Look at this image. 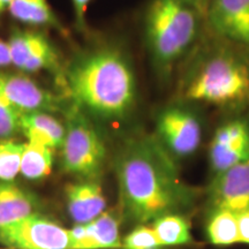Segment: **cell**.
Wrapping results in <instances>:
<instances>
[{"mask_svg":"<svg viewBox=\"0 0 249 249\" xmlns=\"http://www.w3.org/2000/svg\"><path fill=\"white\" fill-rule=\"evenodd\" d=\"M238 227L240 244L249 245V209L238 213Z\"/></svg>","mask_w":249,"mask_h":249,"instance_id":"24","label":"cell"},{"mask_svg":"<svg viewBox=\"0 0 249 249\" xmlns=\"http://www.w3.org/2000/svg\"><path fill=\"white\" fill-rule=\"evenodd\" d=\"M204 15L214 36L249 52V0H211Z\"/></svg>","mask_w":249,"mask_h":249,"instance_id":"8","label":"cell"},{"mask_svg":"<svg viewBox=\"0 0 249 249\" xmlns=\"http://www.w3.org/2000/svg\"><path fill=\"white\" fill-rule=\"evenodd\" d=\"M121 249H166L160 244L150 225H136L121 241Z\"/></svg>","mask_w":249,"mask_h":249,"instance_id":"22","label":"cell"},{"mask_svg":"<svg viewBox=\"0 0 249 249\" xmlns=\"http://www.w3.org/2000/svg\"><path fill=\"white\" fill-rule=\"evenodd\" d=\"M20 128L28 142L50 149L62 147L66 127L48 112H26L21 114Z\"/></svg>","mask_w":249,"mask_h":249,"instance_id":"15","label":"cell"},{"mask_svg":"<svg viewBox=\"0 0 249 249\" xmlns=\"http://www.w3.org/2000/svg\"><path fill=\"white\" fill-rule=\"evenodd\" d=\"M213 176L249 160V118H235L220 124L209 145Z\"/></svg>","mask_w":249,"mask_h":249,"instance_id":"9","label":"cell"},{"mask_svg":"<svg viewBox=\"0 0 249 249\" xmlns=\"http://www.w3.org/2000/svg\"><path fill=\"white\" fill-rule=\"evenodd\" d=\"M186 1L189 2L192 6H194L201 14H204L205 9H207L208 5H209L211 0H186Z\"/></svg>","mask_w":249,"mask_h":249,"instance_id":"27","label":"cell"},{"mask_svg":"<svg viewBox=\"0 0 249 249\" xmlns=\"http://www.w3.org/2000/svg\"><path fill=\"white\" fill-rule=\"evenodd\" d=\"M120 220L116 213L105 211L95 220L71 230V249L121 248Z\"/></svg>","mask_w":249,"mask_h":249,"instance_id":"13","label":"cell"},{"mask_svg":"<svg viewBox=\"0 0 249 249\" xmlns=\"http://www.w3.org/2000/svg\"><path fill=\"white\" fill-rule=\"evenodd\" d=\"M205 235L208 241L217 247L240 244L238 213L226 209L208 210Z\"/></svg>","mask_w":249,"mask_h":249,"instance_id":"17","label":"cell"},{"mask_svg":"<svg viewBox=\"0 0 249 249\" xmlns=\"http://www.w3.org/2000/svg\"><path fill=\"white\" fill-rule=\"evenodd\" d=\"M0 97L21 113L59 110L58 99L51 92L18 74L0 73Z\"/></svg>","mask_w":249,"mask_h":249,"instance_id":"12","label":"cell"},{"mask_svg":"<svg viewBox=\"0 0 249 249\" xmlns=\"http://www.w3.org/2000/svg\"><path fill=\"white\" fill-rule=\"evenodd\" d=\"M52 163V149L28 142L24 144L20 173L30 180L42 179L51 172Z\"/></svg>","mask_w":249,"mask_h":249,"instance_id":"20","label":"cell"},{"mask_svg":"<svg viewBox=\"0 0 249 249\" xmlns=\"http://www.w3.org/2000/svg\"><path fill=\"white\" fill-rule=\"evenodd\" d=\"M66 196L68 213L76 225L88 224L105 213L107 200L101 185L95 180L70 185Z\"/></svg>","mask_w":249,"mask_h":249,"instance_id":"14","label":"cell"},{"mask_svg":"<svg viewBox=\"0 0 249 249\" xmlns=\"http://www.w3.org/2000/svg\"><path fill=\"white\" fill-rule=\"evenodd\" d=\"M200 12L186 0H152L145 18L149 51L156 66L170 73L193 48Z\"/></svg>","mask_w":249,"mask_h":249,"instance_id":"4","label":"cell"},{"mask_svg":"<svg viewBox=\"0 0 249 249\" xmlns=\"http://www.w3.org/2000/svg\"><path fill=\"white\" fill-rule=\"evenodd\" d=\"M114 169L124 214L138 225L165 214H186L200 196L155 136L129 140L117 155Z\"/></svg>","mask_w":249,"mask_h":249,"instance_id":"1","label":"cell"},{"mask_svg":"<svg viewBox=\"0 0 249 249\" xmlns=\"http://www.w3.org/2000/svg\"><path fill=\"white\" fill-rule=\"evenodd\" d=\"M66 82L77 107L102 119H123L135 105V75L117 50H97L80 59L67 71Z\"/></svg>","mask_w":249,"mask_h":249,"instance_id":"2","label":"cell"},{"mask_svg":"<svg viewBox=\"0 0 249 249\" xmlns=\"http://www.w3.org/2000/svg\"><path fill=\"white\" fill-rule=\"evenodd\" d=\"M21 114L20 111L0 97V141L11 140L18 132H21Z\"/></svg>","mask_w":249,"mask_h":249,"instance_id":"23","label":"cell"},{"mask_svg":"<svg viewBox=\"0 0 249 249\" xmlns=\"http://www.w3.org/2000/svg\"><path fill=\"white\" fill-rule=\"evenodd\" d=\"M8 11L20 22L34 26L60 27L48 0H13Z\"/></svg>","mask_w":249,"mask_h":249,"instance_id":"19","label":"cell"},{"mask_svg":"<svg viewBox=\"0 0 249 249\" xmlns=\"http://www.w3.org/2000/svg\"><path fill=\"white\" fill-rule=\"evenodd\" d=\"M203 127L198 114L185 104L164 107L156 118V136L177 161L191 157L201 147Z\"/></svg>","mask_w":249,"mask_h":249,"instance_id":"6","label":"cell"},{"mask_svg":"<svg viewBox=\"0 0 249 249\" xmlns=\"http://www.w3.org/2000/svg\"><path fill=\"white\" fill-rule=\"evenodd\" d=\"M11 53L7 43L0 40V67H5L11 65Z\"/></svg>","mask_w":249,"mask_h":249,"instance_id":"25","label":"cell"},{"mask_svg":"<svg viewBox=\"0 0 249 249\" xmlns=\"http://www.w3.org/2000/svg\"><path fill=\"white\" fill-rule=\"evenodd\" d=\"M33 195L12 181H0V229L36 213Z\"/></svg>","mask_w":249,"mask_h":249,"instance_id":"16","label":"cell"},{"mask_svg":"<svg viewBox=\"0 0 249 249\" xmlns=\"http://www.w3.org/2000/svg\"><path fill=\"white\" fill-rule=\"evenodd\" d=\"M12 1H13V0H0V17H1L7 9H9V6H11Z\"/></svg>","mask_w":249,"mask_h":249,"instance_id":"28","label":"cell"},{"mask_svg":"<svg viewBox=\"0 0 249 249\" xmlns=\"http://www.w3.org/2000/svg\"><path fill=\"white\" fill-rule=\"evenodd\" d=\"M150 227L160 244L166 248L192 245L194 241L186 214H165L154 220Z\"/></svg>","mask_w":249,"mask_h":249,"instance_id":"18","label":"cell"},{"mask_svg":"<svg viewBox=\"0 0 249 249\" xmlns=\"http://www.w3.org/2000/svg\"><path fill=\"white\" fill-rule=\"evenodd\" d=\"M0 244L12 249H71V230L34 213L0 229Z\"/></svg>","mask_w":249,"mask_h":249,"instance_id":"7","label":"cell"},{"mask_svg":"<svg viewBox=\"0 0 249 249\" xmlns=\"http://www.w3.org/2000/svg\"><path fill=\"white\" fill-rule=\"evenodd\" d=\"M24 144L13 140L0 141V181H13L20 173Z\"/></svg>","mask_w":249,"mask_h":249,"instance_id":"21","label":"cell"},{"mask_svg":"<svg viewBox=\"0 0 249 249\" xmlns=\"http://www.w3.org/2000/svg\"><path fill=\"white\" fill-rule=\"evenodd\" d=\"M181 96L185 102L220 107L249 105V58L231 49L213 51L187 74Z\"/></svg>","mask_w":249,"mask_h":249,"instance_id":"3","label":"cell"},{"mask_svg":"<svg viewBox=\"0 0 249 249\" xmlns=\"http://www.w3.org/2000/svg\"><path fill=\"white\" fill-rule=\"evenodd\" d=\"M73 1L74 11H75L76 18H79L80 21H83V18H85L86 9L88 7V4L90 0H71Z\"/></svg>","mask_w":249,"mask_h":249,"instance_id":"26","label":"cell"},{"mask_svg":"<svg viewBox=\"0 0 249 249\" xmlns=\"http://www.w3.org/2000/svg\"><path fill=\"white\" fill-rule=\"evenodd\" d=\"M7 44L12 64L18 70L55 71L59 66L58 54L53 45L44 35L37 31L14 30Z\"/></svg>","mask_w":249,"mask_h":249,"instance_id":"11","label":"cell"},{"mask_svg":"<svg viewBox=\"0 0 249 249\" xmlns=\"http://www.w3.org/2000/svg\"><path fill=\"white\" fill-rule=\"evenodd\" d=\"M205 193L208 210L249 209V160L214 174Z\"/></svg>","mask_w":249,"mask_h":249,"instance_id":"10","label":"cell"},{"mask_svg":"<svg viewBox=\"0 0 249 249\" xmlns=\"http://www.w3.org/2000/svg\"><path fill=\"white\" fill-rule=\"evenodd\" d=\"M62 167L86 180H95L107 161V145L101 133L77 107L68 114L64 143Z\"/></svg>","mask_w":249,"mask_h":249,"instance_id":"5","label":"cell"}]
</instances>
